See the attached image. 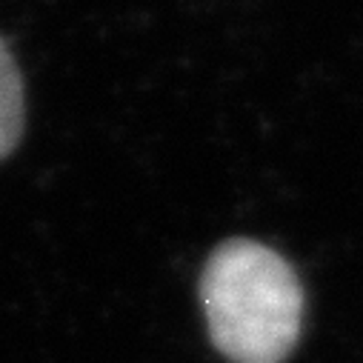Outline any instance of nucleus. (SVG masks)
<instances>
[{
    "label": "nucleus",
    "instance_id": "2",
    "mask_svg": "<svg viewBox=\"0 0 363 363\" xmlns=\"http://www.w3.org/2000/svg\"><path fill=\"white\" fill-rule=\"evenodd\" d=\"M23 77L6 40L0 38V160L12 155V149L18 146L23 135Z\"/></svg>",
    "mask_w": 363,
    "mask_h": 363
},
{
    "label": "nucleus",
    "instance_id": "1",
    "mask_svg": "<svg viewBox=\"0 0 363 363\" xmlns=\"http://www.w3.org/2000/svg\"><path fill=\"white\" fill-rule=\"evenodd\" d=\"M201 306L215 349L232 363H284L303 326L295 269L252 238L223 240L201 275Z\"/></svg>",
    "mask_w": 363,
    "mask_h": 363
}]
</instances>
